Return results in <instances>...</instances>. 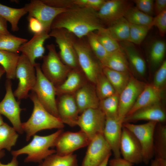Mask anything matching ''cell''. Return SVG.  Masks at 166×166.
<instances>
[{"instance_id":"obj_41","label":"cell","mask_w":166,"mask_h":166,"mask_svg":"<svg viewBox=\"0 0 166 166\" xmlns=\"http://www.w3.org/2000/svg\"><path fill=\"white\" fill-rule=\"evenodd\" d=\"M129 24V34L128 42L133 44H140L152 27Z\"/></svg>"},{"instance_id":"obj_28","label":"cell","mask_w":166,"mask_h":166,"mask_svg":"<svg viewBox=\"0 0 166 166\" xmlns=\"http://www.w3.org/2000/svg\"><path fill=\"white\" fill-rule=\"evenodd\" d=\"M102 72L113 87L116 93L119 95L127 85L130 77L128 72L115 71L103 67Z\"/></svg>"},{"instance_id":"obj_8","label":"cell","mask_w":166,"mask_h":166,"mask_svg":"<svg viewBox=\"0 0 166 166\" xmlns=\"http://www.w3.org/2000/svg\"><path fill=\"white\" fill-rule=\"evenodd\" d=\"M157 122L149 121L142 124L123 123L122 126L130 131L136 136L142 149L143 162L148 164L154 156L153 137Z\"/></svg>"},{"instance_id":"obj_47","label":"cell","mask_w":166,"mask_h":166,"mask_svg":"<svg viewBox=\"0 0 166 166\" xmlns=\"http://www.w3.org/2000/svg\"><path fill=\"white\" fill-rule=\"evenodd\" d=\"M27 18L29 22V29L34 34L40 33L44 31L43 25L38 19L33 17Z\"/></svg>"},{"instance_id":"obj_51","label":"cell","mask_w":166,"mask_h":166,"mask_svg":"<svg viewBox=\"0 0 166 166\" xmlns=\"http://www.w3.org/2000/svg\"><path fill=\"white\" fill-rule=\"evenodd\" d=\"M151 166H166V160L155 158L152 161Z\"/></svg>"},{"instance_id":"obj_39","label":"cell","mask_w":166,"mask_h":166,"mask_svg":"<svg viewBox=\"0 0 166 166\" xmlns=\"http://www.w3.org/2000/svg\"><path fill=\"white\" fill-rule=\"evenodd\" d=\"M85 37L91 50L102 65L109 53L98 41L95 32L89 33Z\"/></svg>"},{"instance_id":"obj_20","label":"cell","mask_w":166,"mask_h":166,"mask_svg":"<svg viewBox=\"0 0 166 166\" xmlns=\"http://www.w3.org/2000/svg\"><path fill=\"white\" fill-rule=\"evenodd\" d=\"M50 37L49 33L43 31L41 33L34 34L29 41L20 47L19 52L24 55L31 63L35 65L37 58L42 57L45 52L44 43Z\"/></svg>"},{"instance_id":"obj_7","label":"cell","mask_w":166,"mask_h":166,"mask_svg":"<svg viewBox=\"0 0 166 166\" xmlns=\"http://www.w3.org/2000/svg\"><path fill=\"white\" fill-rule=\"evenodd\" d=\"M15 76L19 81L14 95L18 101L26 99L36 84L37 77L35 66L22 54L20 55L17 63Z\"/></svg>"},{"instance_id":"obj_15","label":"cell","mask_w":166,"mask_h":166,"mask_svg":"<svg viewBox=\"0 0 166 166\" xmlns=\"http://www.w3.org/2000/svg\"><path fill=\"white\" fill-rule=\"evenodd\" d=\"M88 146L81 166H98L107 156L111 155V148L103 134L95 136Z\"/></svg>"},{"instance_id":"obj_31","label":"cell","mask_w":166,"mask_h":166,"mask_svg":"<svg viewBox=\"0 0 166 166\" xmlns=\"http://www.w3.org/2000/svg\"><path fill=\"white\" fill-rule=\"evenodd\" d=\"M20 55L8 51L0 50V65L4 69L7 79H14Z\"/></svg>"},{"instance_id":"obj_19","label":"cell","mask_w":166,"mask_h":166,"mask_svg":"<svg viewBox=\"0 0 166 166\" xmlns=\"http://www.w3.org/2000/svg\"><path fill=\"white\" fill-rule=\"evenodd\" d=\"M122 124L118 117H106L103 135L115 158L121 157L120 144Z\"/></svg>"},{"instance_id":"obj_55","label":"cell","mask_w":166,"mask_h":166,"mask_svg":"<svg viewBox=\"0 0 166 166\" xmlns=\"http://www.w3.org/2000/svg\"><path fill=\"white\" fill-rule=\"evenodd\" d=\"M5 155V151L3 150H0V159L4 156Z\"/></svg>"},{"instance_id":"obj_27","label":"cell","mask_w":166,"mask_h":166,"mask_svg":"<svg viewBox=\"0 0 166 166\" xmlns=\"http://www.w3.org/2000/svg\"><path fill=\"white\" fill-rule=\"evenodd\" d=\"M102 66L120 72H128L129 71L127 57L121 47L109 53Z\"/></svg>"},{"instance_id":"obj_3","label":"cell","mask_w":166,"mask_h":166,"mask_svg":"<svg viewBox=\"0 0 166 166\" xmlns=\"http://www.w3.org/2000/svg\"><path fill=\"white\" fill-rule=\"evenodd\" d=\"M62 132V129H59L55 132L46 136L35 134L33 136L32 140L29 144L21 149L12 151L11 154L13 156L16 157L22 154H26L27 156L24 159L25 162L40 163L43 160L56 152V150L50 149L49 148L54 147L56 139Z\"/></svg>"},{"instance_id":"obj_43","label":"cell","mask_w":166,"mask_h":166,"mask_svg":"<svg viewBox=\"0 0 166 166\" xmlns=\"http://www.w3.org/2000/svg\"><path fill=\"white\" fill-rule=\"evenodd\" d=\"M133 2L139 10L152 16L154 13V1L152 0H135Z\"/></svg>"},{"instance_id":"obj_40","label":"cell","mask_w":166,"mask_h":166,"mask_svg":"<svg viewBox=\"0 0 166 166\" xmlns=\"http://www.w3.org/2000/svg\"><path fill=\"white\" fill-rule=\"evenodd\" d=\"M97 38L109 53L121 48L118 42L111 37L103 27L95 32Z\"/></svg>"},{"instance_id":"obj_32","label":"cell","mask_w":166,"mask_h":166,"mask_svg":"<svg viewBox=\"0 0 166 166\" xmlns=\"http://www.w3.org/2000/svg\"><path fill=\"white\" fill-rule=\"evenodd\" d=\"M15 130L6 123L0 126V150L6 149L10 151L15 145L18 137Z\"/></svg>"},{"instance_id":"obj_44","label":"cell","mask_w":166,"mask_h":166,"mask_svg":"<svg viewBox=\"0 0 166 166\" xmlns=\"http://www.w3.org/2000/svg\"><path fill=\"white\" fill-rule=\"evenodd\" d=\"M152 24L157 27L160 36H164L166 32V10L153 18Z\"/></svg>"},{"instance_id":"obj_21","label":"cell","mask_w":166,"mask_h":166,"mask_svg":"<svg viewBox=\"0 0 166 166\" xmlns=\"http://www.w3.org/2000/svg\"><path fill=\"white\" fill-rule=\"evenodd\" d=\"M166 119L165 110L159 102L141 108L126 116L123 120V123H131L140 120L164 123Z\"/></svg>"},{"instance_id":"obj_49","label":"cell","mask_w":166,"mask_h":166,"mask_svg":"<svg viewBox=\"0 0 166 166\" xmlns=\"http://www.w3.org/2000/svg\"><path fill=\"white\" fill-rule=\"evenodd\" d=\"M166 10V0H156L154 2V12L156 15Z\"/></svg>"},{"instance_id":"obj_6","label":"cell","mask_w":166,"mask_h":166,"mask_svg":"<svg viewBox=\"0 0 166 166\" xmlns=\"http://www.w3.org/2000/svg\"><path fill=\"white\" fill-rule=\"evenodd\" d=\"M35 68L36 82L31 91L35 93L40 103L49 112L59 118L55 86L44 76L39 64L36 63Z\"/></svg>"},{"instance_id":"obj_30","label":"cell","mask_w":166,"mask_h":166,"mask_svg":"<svg viewBox=\"0 0 166 166\" xmlns=\"http://www.w3.org/2000/svg\"><path fill=\"white\" fill-rule=\"evenodd\" d=\"M27 13L24 7L20 8L11 7L0 3V16L9 22L14 32L19 30L18 24L21 18Z\"/></svg>"},{"instance_id":"obj_46","label":"cell","mask_w":166,"mask_h":166,"mask_svg":"<svg viewBox=\"0 0 166 166\" xmlns=\"http://www.w3.org/2000/svg\"><path fill=\"white\" fill-rule=\"evenodd\" d=\"M48 6L54 8L68 9L75 5L74 0H42Z\"/></svg>"},{"instance_id":"obj_35","label":"cell","mask_w":166,"mask_h":166,"mask_svg":"<svg viewBox=\"0 0 166 166\" xmlns=\"http://www.w3.org/2000/svg\"><path fill=\"white\" fill-rule=\"evenodd\" d=\"M27 41L26 39L17 37L11 34L0 35V50L18 54L20 47Z\"/></svg>"},{"instance_id":"obj_53","label":"cell","mask_w":166,"mask_h":166,"mask_svg":"<svg viewBox=\"0 0 166 166\" xmlns=\"http://www.w3.org/2000/svg\"><path fill=\"white\" fill-rule=\"evenodd\" d=\"M111 156L109 155L107 156L102 163L98 166H107Z\"/></svg>"},{"instance_id":"obj_2","label":"cell","mask_w":166,"mask_h":166,"mask_svg":"<svg viewBox=\"0 0 166 166\" xmlns=\"http://www.w3.org/2000/svg\"><path fill=\"white\" fill-rule=\"evenodd\" d=\"M29 97L34 104L32 114L26 122L22 123V128L26 133V140L39 131L47 129H62L64 124L61 119L49 112L38 101L35 93L32 91Z\"/></svg>"},{"instance_id":"obj_17","label":"cell","mask_w":166,"mask_h":166,"mask_svg":"<svg viewBox=\"0 0 166 166\" xmlns=\"http://www.w3.org/2000/svg\"><path fill=\"white\" fill-rule=\"evenodd\" d=\"M131 6L127 0H109L105 2L97 11L98 17L101 23L108 26L124 17Z\"/></svg>"},{"instance_id":"obj_14","label":"cell","mask_w":166,"mask_h":166,"mask_svg":"<svg viewBox=\"0 0 166 166\" xmlns=\"http://www.w3.org/2000/svg\"><path fill=\"white\" fill-rule=\"evenodd\" d=\"M146 84L131 77L128 84L119 95L118 117L122 123L124 119L134 105Z\"/></svg>"},{"instance_id":"obj_56","label":"cell","mask_w":166,"mask_h":166,"mask_svg":"<svg viewBox=\"0 0 166 166\" xmlns=\"http://www.w3.org/2000/svg\"><path fill=\"white\" fill-rule=\"evenodd\" d=\"M4 123L2 115L0 114V126L2 124Z\"/></svg>"},{"instance_id":"obj_54","label":"cell","mask_w":166,"mask_h":166,"mask_svg":"<svg viewBox=\"0 0 166 166\" xmlns=\"http://www.w3.org/2000/svg\"><path fill=\"white\" fill-rule=\"evenodd\" d=\"M5 73V71L4 69L0 65V79Z\"/></svg>"},{"instance_id":"obj_18","label":"cell","mask_w":166,"mask_h":166,"mask_svg":"<svg viewBox=\"0 0 166 166\" xmlns=\"http://www.w3.org/2000/svg\"><path fill=\"white\" fill-rule=\"evenodd\" d=\"M56 99L59 118L64 124L72 127L77 125L79 114L73 94H64Z\"/></svg>"},{"instance_id":"obj_24","label":"cell","mask_w":166,"mask_h":166,"mask_svg":"<svg viewBox=\"0 0 166 166\" xmlns=\"http://www.w3.org/2000/svg\"><path fill=\"white\" fill-rule=\"evenodd\" d=\"M162 90L156 87L152 84H146L126 116L141 108L160 102L162 97Z\"/></svg>"},{"instance_id":"obj_29","label":"cell","mask_w":166,"mask_h":166,"mask_svg":"<svg viewBox=\"0 0 166 166\" xmlns=\"http://www.w3.org/2000/svg\"><path fill=\"white\" fill-rule=\"evenodd\" d=\"M106 32L117 41H128L129 34L130 24L122 17L105 28Z\"/></svg>"},{"instance_id":"obj_1","label":"cell","mask_w":166,"mask_h":166,"mask_svg":"<svg viewBox=\"0 0 166 166\" xmlns=\"http://www.w3.org/2000/svg\"><path fill=\"white\" fill-rule=\"evenodd\" d=\"M103 27L97 11L90 8L75 6L57 15L50 28L64 29L76 38H81Z\"/></svg>"},{"instance_id":"obj_26","label":"cell","mask_w":166,"mask_h":166,"mask_svg":"<svg viewBox=\"0 0 166 166\" xmlns=\"http://www.w3.org/2000/svg\"><path fill=\"white\" fill-rule=\"evenodd\" d=\"M153 151L155 158L166 160V125L157 123L153 137Z\"/></svg>"},{"instance_id":"obj_52","label":"cell","mask_w":166,"mask_h":166,"mask_svg":"<svg viewBox=\"0 0 166 166\" xmlns=\"http://www.w3.org/2000/svg\"><path fill=\"white\" fill-rule=\"evenodd\" d=\"M0 166H19L17 157L13 156L11 161L7 164H4L0 162Z\"/></svg>"},{"instance_id":"obj_22","label":"cell","mask_w":166,"mask_h":166,"mask_svg":"<svg viewBox=\"0 0 166 166\" xmlns=\"http://www.w3.org/2000/svg\"><path fill=\"white\" fill-rule=\"evenodd\" d=\"M73 94L79 114L88 109L99 108L100 100L95 85L86 82Z\"/></svg>"},{"instance_id":"obj_10","label":"cell","mask_w":166,"mask_h":166,"mask_svg":"<svg viewBox=\"0 0 166 166\" xmlns=\"http://www.w3.org/2000/svg\"><path fill=\"white\" fill-rule=\"evenodd\" d=\"M106 117L99 108L85 110L79 116L77 122L81 130L90 140L99 134H103Z\"/></svg>"},{"instance_id":"obj_11","label":"cell","mask_w":166,"mask_h":166,"mask_svg":"<svg viewBox=\"0 0 166 166\" xmlns=\"http://www.w3.org/2000/svg\"><path fill=\"white\" fill-rule=\"evenodd\" d=\"M6 94L0 102V114L6 117L12 124L13 128L19 134L23 132L20 114L23 110L20 107V101H17L12 90L11 80L7 79L5 83Z\"/></svg>"},{"instance_id":"obj_34","label":"cell","mask_w":166,"mask_h":166,"mask_svg":"<svg viewBox=\"0 0 166 166\" xmlns=\"http://www.w3.org/2000/svg\"><path fill=\"white\" fill-rule=\"evenodd\" d=\"M124 17L131 24L153 26L152 23L154 18L143 13L135 6H130Z\"/></svg>"},{"instance_id":"obj_37","label":"cell","mask_w":166,"mask_h":166,"mask_svg":"<svg viewBox=\"0 0 166 166\" xmlns=\"http://www.w3.org/2000/svg\"><path fill=\"white\" fill-rule=\"evenodd\" d=\"M165 42L162 40L154 41L150 46L149 57L152 64L156 66L163 62L166 52Z\"/></svg>"},{"instance_id":"obj_12","label":"cell","mask_w":166,"mask_h":166,"mask_svg":"<svg viewBox=\"0 0 166 166\" xmlns=\"http://www.w3.org/2000/svg\"><path fill=\"white\" fill-rule=\"evenodd\" d=\"M24 7L28 13L27 17H33L38 19L43 25L44 31L48 33L51 30V26L54 18L67 9L51 7L42 0H31L26 4Z\"/></svg>"},{"instance_id":"obj_16","label":"cell","mask_w":166,"mask_h":166,"mask_svg":"<svg viewBox=\"0 0 166 166\" xmlns=\"http://www.w3.org/2000/svg\"><path fill=\"white\" fill-rule=\"evenodd\" d=\"M120 152L123 159L133 164L143 162L142 149L140 143L135 135L123 126Z\"/></svg>"},{"instance_id":"obj_38","label":"cell","mask_w":166,"mask_h":166,"mask_svg":"<svg viewBox=\"0 0 166 166\" xmlns=\"http://www.w3.org/2000/svg\"><path fill=\"white\" fill-rule=\"evenodd\" d=\"M119 99V96L115 94L100 101L99 108L106 117H118Z\"/></svg>"},{"instance_id":"obj_50","label":"cell","mask_w":166,"mask_h":166,"mask_svg":"<svg viewBox=\"0 0 166 166\" xmlns=\"http://www.w3.org/2000/svg\"><path fill=\"white\" fill-rule=\"evenodd\" d=\"M7 21L0 16V35L10 34L7 29Z\"/></svg>"},{"instance_id":"obj_36","label":"cell","mask_w":166,"mask_h":166,"mask_svg":"<svg viewBox=\"0 0 166 166\" xmlns=\"http://www.w3.org/2000/svg\"><path fill=\"white\" fill-rule=\"evenodd\" d=\"M95 87L100 101L116 94L113 86L102 71L97 78Z\"/></svg>"},{"instance_id":"obj_48","label":"cell","mask_w":166,"mask_h":166,"mask_svg":"<svg viewBox=\"0 0 166 166\" xmlns=\"http://www.w3.org/2000/svg\"><path fill=\"white\" fill-rule=\"evenodd\" d=\"M110 166H132V164L125 160L122 158H115L109 160Z\"/></svg>"},{"instance_id":"obj_45","label":"cell","mask_w":166,"mask_h":166,"mask_svg":"<svg viewBox=\"0 0 166 166\" xmlns=\"http://www.w3.org/2000/svg\"><path fill=\"white\" fill-rule=\"evenodd\" d=\"M105 0H74L75 6L85 7L98 11L104 3Z\"/></svg>"},{"instance_id":"obj_13","label":"cell","mask_w":166,"mask_h":166,"mask_svg":"<svg viewBox=\"0 0 166 166\" xmlns=\"http://www.w3.org/2000/svg\"><path fill=\"white\" fill-rule=\"evenodd\" d=\"M90 140L83 131L62 132L57 137L54 144L56 154L66 156L88 146Z\"/></svg>"},{"instance_id":"obj_42","label":"cell","mask_w":166,"mask_h":166,"mask_svg":"<svg viewBox=\"0 0 166 166\" xmlns=\"http://www.w3.org/2000/svg\"><path fill=\"white\" fill-rule=\"evenodd\" d=\"M166 80V61H164L156 72L153 85L156 87L162 89Z\"/></svg>"},{"instance_id":"obj_4","label":"cell","mask_w":166,"mask_h":166,"mask_svg":"<svg viewBox=\"0 0 166 166\" xmlns=\"http://www.w3.org/2000/svg\"><path fill=\"white\" fill-rule=\"evenodd\" d=\"M84 38H78L74 36L73 45L80 69L88 81L95 85L99 75L102 71L103 66Z\"/></svg>"},{"instance_id":"obj_25","label":"cell","mask_w":166,"mask_h":166,"mask_svg":"<svg viewBox=\"0 0 166 166\" xmlns=\"http://www.w3.org/2000/svg\"><path fill=\"white\" fill-rule=\"evenodd\" d=\"M120 44L132 68L140 75H144L146 69V63L134 44L128 41L121 42Z\"/></svg>"},{"instance_id":"obj_9","label":"cell","mask_w":166,"mask_h":166,"mask_svg":"<svg viewBox=\"0 0 166 166\" xmlns=\"http://www.w3.org/2000/svg\"><path fill=\"white\" fill-rule=\"evenodd\" d=\"M49 35L55 39L60 50L58 54L62 62L70 69H80L73 45L74 36L63 28L51 30Z\"/></svg>"},{"instance_id":"obj_23","label":"cell","mask_w":166,"mask_h":166,"mask_svg":"<svg viewBox=\"0 0 166 166\" xmlns=\"http://www.w3.org/2000/svg\"><path fill=\"white\" fill-rule=\"evenodd\" d=\"M84 77L80 69H71L63 82L55 87L56 95L73 94L87 82Z\"/></svg>"},{"instance_id":"obj_5","label":"cell","mask_w":166,"mask_h":166,"mask_svg":"<svg viewBox=\"0 0 166 166\" xmlns=\"http://www.w3.org/2000/svg\"><path fill=\"white\" fill-rule=\"evenodd\" d=\"M46 48L48 53L42 57L41 68L44 76L56 87L63 82L71 69L61 61L54 44L47 45Z\"/></svg>"},{"instance_id":"obj_33","label":"cell","mask_w":166,"mask_h":166,"mask_svg":"<svg viewBox=\"0 0 166 166\" xmlns=\"http://www.w3.org/2000/svg\"><path fill=\"white\" fill-rule=\"evenodd\" d=\"M38 166H78L77 156L73 153L66 156L53 154L45 158Z\"/></svg>"}]
</instances>
